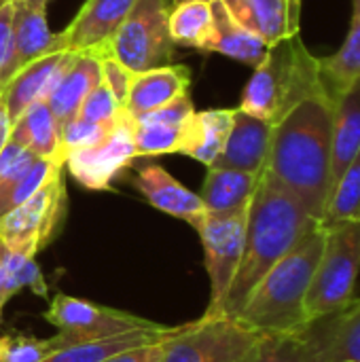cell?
<instances>
[{"mask_svg":"<svg viewBox=\"0 0 360 362\" xmlns=\"http://www.w3.org/2000/svg\"><path fill=\"white\" fill-rule=\"evenodd\" d=\"M100 83L102 70L98 57L87 53H74L70 64L66 66V70L59 74V78L45 98L47 106L51 108L53 117L59 123V129L72 119H76L81 104Z\"/></svg>","mask_w":360,"mask_h":362,"instance_id":"obj_22","label":"cell"},{"mask_svg":"<svg viewBox=\"0 0 360 362\" xmlns=\"http://www.w3.org/2000/svg\"><path fill=\"white\" fill-rule=\"evenodd\" d=\"M274 125L240 110L236 106V117L223 153L214 161V165L242 170L250 174H261L267 163L269 146H272Z\"/></svg>","mask_w":360,"mask_h":362,"instance_id":"obj_19","label":"cell"},{"mask_svg":"<svg viewBox=\"0 0 360 362\" xmlns=\"http://www.w3.org/2000/svg\"><path fill=\"white\" fill-rule=\"evenodd\" d=\"M325 227L308 231L255 286L238 320L263 335H284L306 329V297L323 257Z\"/></svg>","mask_w":360,"mask_h":362,"instance_id":"obj_3","label":"cell"},{"mask_svg":"<svg viewBox=\"0 0 360 362\" xmlns=\"http://www.w3.org/2000/svg\"><path fill=\"white\" fill-rule=\"evenodd\" d=\"M333 102L316 93L286 112L272 134L265 174L293 193L320 223L331 195Z\"/></svg>","mask_w":360,"mask_h":362,"instance_id":"obj_1","label":"cell"},{"mask_svg":"<svg viewBox=\"0 0 360 362\" xmlns=\"http://www.w3.org/2000/svg\"><path fill=\"white\" fill-rule=\"evenodd\" d=\"M174 2H182V0H174Z\"/></svg>","mask_w":360,"mask_h":362,"instance_id":"obj_44","label":"cell"},{"mask_svg":"<svg viewBox=\"0 0 360 362\" xmlns=\"http://www.w3.org/2000/svg\"><path fill=\"white\" fill-rule=\"evenodd\" d=\"M233 117L236 108H212L202 112L195 110V115L189 121L180 155H187L204 163L206 168L214 165L231 132Z\"/></svg>","mask_w":360,"mask_h":362,"instance_id":"obj_27","label":"cell"},{"mask_svg":"<svg viewBox=\"0 0 360 362\" xmlns=\"http://www.w3.org/2000/svg\"><path fill=\"white\" fill-rule=\"evenodd\" d=\"M136 159L132 117L123 110L110 134L93 146L70 153L64 159L66 174L87 191H108L123 170Z\"/></svg>","mask_w":360,"mask_h":362,"instance_id":"obj_11","label":"cell"},{"mask_svg":"<svg viewBox=\"0 0 360 362\" xmlns=\"http://www.w3.org/2000/svg\"><path fill=\"white\" fill-rule=\"evenodd\" d=\"M212 0L174 2L170 11V34L176 47H189L204 53L212 36Z\"/></svg>","mask_w":360,"mask_h":362,"instance_id":"obj_30","label":"cell"},{"mask_svg":"<svg viewBox=\"0 0 360 362\" xmlns=\"http://www.w3.org/2000/svg\"><path fill=\"white\" fill-rule=\"evenodd\" d=\"M53 350V337L40 339L19 333L0 337V362H42Z\"/></svg>","mask_w":360,"mask_h":362,"instance_id":"obj_33","label":"cell"},{"mask_svg":"<svg viewBox=\"0 0 360 362\" xmlns=\"http://www.w3.org/2000/svg\"><path fill=\"white\" fill-rule=\"evenodd\" d=\"M8 248V246H6ZM30 288L38 297H49V286L45 282V276L36 263V257H30L25 252L6 250V295L8 299L21 291Z\"/></svg>","mask_w":360,"mask_h":362,"instance_id":"obj_32","label":"cell"},{"mask_svg":"<svg viewBox=\"0 0 360 362\" xmlns=\"http://www.w3.org/2000/svg\"><path fill=\"white\" fill-rule=\"evenodd\" d=\"M193 115H195V106L191 93H185L182 98L161 108H155L140 117H132L136 159L180 155L187 127Z\"/></svg>","mask_w":360,"mask_h":362,"instance_id":"obj_13","label":"cell"},{"mask_svg":"<svg viewBox=\"0 0 360 362\" xmlns=\"http://www.w3.org/2000/svg\"><path fill=\"white\" fill-rule=\"evenodd\" d=\"M316 93H327L320 57L306 47L301 34H295L269 45L248 78L238 108L276 125L299 102Z\"/></svg>","mask_w":360,"mask_h":362,"instance_id":"obj_4","label":"cell"},{"mask_svg":"<svg viewBox=\"0 0 360 362\" xmlns=\"http://www.w3.org/2000/svg\"><path fill=\"white\" fill-rule=\"evenodd\" d=\"M123 106L115 100V95L110 93V89L100 83L89 95L87 100L81 104L79 108V119H85L89 123H102V125H112L119 121V117L123 115Z\"/></svg>","mask_w":360,"mask_h":362,"instance_id":"obj_36","label":"cell"},{"mask_svg":"<svg viewBox=\"0 0 360 362\" xmlns=\"http://www.w3.org/2000/svg\"><path fill=\"white\" fill-rule=\"evenodd\" d=\"M348 221L360 223V151L333 185L320 225H335Z\"/></svg>","mask_w":360,"mask_h":362,"instance_id":"obj_31","label":"cell"},{"mask_svg":"<svg viewBox=\"0 0 360 362\" xmlns=\"http://www.w3.org/2000/svg\"><path fill=\"white\" fill-rule=\"evenodd\" d=\"M100 62V70H102V83L110 89V93L115 95V100L125 108L129 89L134 85L136 72L129 70L125 64H121L115 57H98Z\"/></svg>","mask_w":360,"mask_h":362,"instance_id":"obj_37","label":"cell"},{"mask_svg":"<svg viewBox=\"0 0 360 362\" xmlns=\"http://www.w3.org/2000/svg\"><path fill=\"white\" fill-rule=\"evenodd\" d=\"M316 225L303 204L263 172L248 206L244 255L221 316L236 318L261 278Z\"/></svg>","mask_w":360,"mask_h":362,"instance_id":"obj_2","label":"cell"},{"mask_svg":"<svg viewBox=\"0 0 360 362\" xmlns=\"http://www.w3.org/2000/svg\"><path fill=\"white\" fill-rule=\"evenodd\" d=\"M263 174V172H261ZM261 174L210 165L202 191L197 193L210 214H229L250 206Z\"/></svg>","mask_w":360,"mask_h":362,"instance_id":"obj_24","label":"cell"},{"mask_svg":"<svg viewBox=\"0 0 360 362\" xmlns=\"http://www.w3.org/2000/svg\"><path fill=\"white\" fill-rule=\"evenodd\" d=\"M59 123L53 117L51 108L45 100H38L11 125L8 140L17 142L19 146L42 159L64 163L59 155Z\"/></svg>","mask_w":360,"mask_h":362,"instance_id":"obj_28","label":"cell"},{"mask_svg":"<svg viewBox=\"0 0 360 362\" xmlns=\"http://www.w3.org/2000/svg\"><path fill=\"white\" fill-rule=\"evenodd\" d=\"M172 4L174 0H136L112 38L93 57H115L136 74L172 64L176 53L170 34Z\"/></svg>","mask_w":360,"mask_h":362,"instance_id":"obj_7","label":"cell"},{"mask_svg":"<svg viewBox=\"0 0 360 362\" xmlns=\"http://www.w3.org/2000/svg\"><path fill=\"white\" fill-rule=\"evenodd\" d=\"M246 30L274 45L301 32V0H219Z\"/></svg>","mask_w":360,"mask_h":362,"instance_id":"obj_18","label":"cell"},{"mask_svg":"<svg viewBox=\"0 0 360 362\" xmlns=\"http://www.w3.org/2000/svg\"><path fill=\"white\" fill-rule=\"evenodd\" d=\"M265 335L229 316H202L163 341L159 362H255Z\"/></svg>","mask_w":360,"mask_h":362,"instance_id":"obj_6","label":"cell"},{"mask_svg":"<svg viewBox=\"0 0 360 362\" xmlns=\"http://www.w3.org/2000/svg\"><path fill=\"white\" fill-rule=\"evenodd\" d=\"M320 76L331 102L360 78V0H352L350 30L344 45L327 57H320Z\"/></svg>","mask_w":360,"mask_h":362,"instance_id":"obj_29","label":"cell"},{"mask_svg":"<svg viewBox=\"0 0 360 362\" xmlns=\"http://www.w3.org/2000/svg\"><path fill=\"white\" fill-rule=\"evenodd\" d=\"M42 2H51V0H42Z\"/></svg>","mask_w":360,"mask_h":362,"instance_id":"obj_43","label":"cell"},{"mask_svg":"<svg viewBox=\"0 0 360 362\" xmlns=\"http://www.w3.org/2000/svg\"><path fill=\"white\" fill-rule=\"evenodd\" d=\"M360 151V78L333 100V159L331 191Z\"/></svg>","mask_w":360,"mask_h":362,"instance_id":"obj_26","label":"cell"},{"mask_svg":"<svg viewBox=\"0 0 360 362\" xmlns=\"http://www.w3.org/2000/svg\"><path fill=\"white\" fill-rule=\"evenodd\" d=\"M161 352H163V341L161 344H151V346H144V348H134V350L115 354V356H110V358L102 362H159Z\"/></svg>","mask_w":360,"mask_h":362,"instance_id":"obj_39","label":"cell"},{"mask_svg":"<svg viewBox=\"0 0 360 362\" xmlns=\"http://www.w3.org/2000/svg\"><path fill=\"white\" fill-rule=\"evenodd\" d=\"M66 212V168L57 163L36 193L0 216V240L11 250L36 257L59 235Z\"/></svg>","mask_w":360,"mask_h":362,"instance_id":"obj_8","label":"cell"},{"mask_svg":"<svg viewBox=\"0 0 360 362\" xmlns=\"http://www.w3.org/2000/svg\"><path fill=\"white\" fill-rule=\"evenodd\" d=\"M176 331L178 327H163L155 322L153 327H144V329H132V331L106 335V337L72 341V344H64L55 348L42 362H102L134 348L161 344L170 339Z\"/></svg>","mask_w":360,"mask_h":362,"instance_id":"obj_21","label":"cell"},{"mask_svg":"<svg viewBox=\"0 0 360 362\" xmlns=\"http://www.w3.org/2000/svg\"><path fill=\"white\" fill-rule=\"evenodd\" d=\"M57 163L8 140L0 151V216L36 193Z\"/></svg>","mask_w":360,"mask_h":362,"instance_id":"obj_17","label":"cell"},{"mask_svg":"<svg viewBox=\"0 0 360 362\" xmlns=\"http://www.w3.org/2000/svg\"><path fill=\"white\" fill-rule=\"evenodd\" d=\"M185 93H191V72L182 64H168L138 72L125 102V112L129 117H140L182 98Z\"/></svg>","mask_w":360,"mask_h":362,"instance_id":"obj_23","label":"cell"},{"mask_svg":"<svg viewBox=\"0 0 360 362\" xmlns=\"http://www.w3.org/2000/svg\"><path fill=\"white\" fill-rule=\"evenodd\" d=\"M45 320L55 327L59 333L53 337L55 348L72 341L106 337L115 333H125L132 329L153 327V320L140 318L129 312H121L115 308L98 305L79 297L55 295L45 312Z\"/></svg>","mask_w":360,"mask_h":362,"instance_id":"obj_10","label":"cell"},{"mask_svg":"<svg viewBox=\"0 0 360 362\" xmlns=\"http://www.w3.org/2000/svg\"><path fill=\"white\" fill-rule=\"evenodd\" d=\"M47 6L49 2L42 0H13L11 62L2 85L30 62L49 53H59L55 51L57 32H53L47 21Z\"/></svg>","mask_w":360,"mask_h":362,"instance_id":"obj_15","label":"cell"},{"mask_svg":"<svg viewBox=\"0 0 360 362\" xmlns=\"http://www.w3.org/2000/svg\"><path fill=\"white\" fill-rule=\"evenodd\" d=\"M6 244L0 240V320H2V312L4 305L8 303V295H6Z\"/></svg>","mask_w":360,"mask_h":362,"instance_id":"obj_40","label":"cell"},{"mask_svg":"<svg viewBox=\"0 0 360 362\" xmlns=\"http://www.w3.org/2000/svg\"><path fill=\"white\" fill-rule=\"evenodd\" d=\"M134 185L155 210L170 214L174 218H180L189 223L191 227L206 214L202 197L189 191L166 168L157 163L140 168Z\"/></svg>","mask_w":360,"mask_h":362,"instance_id":"obj_20","label":"cell"},{"mask_svg":"<svg viewBox=\"0 0 360 362\" xmlns=\"http://www.w3.org/2000/svg\"><path fill=\"white\" fill-rule=\"evenodd\" d=\"M11 19H13V0L0 8V87L11 62Z\"/></svg>","mask_w":360,"mask_h":362,"instance_id":"obj_38","label":"cell"},{"mask_svg":"<svg viewBox=\"0 0 360 362\" xmlns=\"http://www.w3.org/2000/svg\"><path fill=\"white\" fill-rule=\"evenodd\" d=\"M303 362H360V299L303 329Z\"/></svg>","mask_w":360,"mask_h":362,"instance_id":"obj_14","label":"cell"},{"mask_svg":"<svg viewBox=\"0 0 360 362\" xmlns=\"http://www.w3.org/2000/svg\"><path fill=\"white\" fill-rule=\"evenodd\" d=\"M248 208L229 214L206 212L193 229L199 233L204 248V265L210 278V303L204 316H221L225 297L238 274L246 242Z\"/></svg>","mask_w":360,"mask_h":362,"instance_id":"obj_9","label":"cell"},{"mask_svg":"<svg viewBox=\"0 0 360 362\" xmlns=\"http://www.w3.org/2000/svg\"><path fill=\"white\" fill-rule=\"evenodd\" d=\"M212 15H214L212 36L204 53H219L240 64H246L250 68H257L265 57L269 45L257 34H252L250 30H246L242 23H238L219 0H212Z\"/></svg>","mask_w":360,"mask_h":362,"instance_id":"obj_25","label":"cell"},{"mask_svg":"<svg viewBox=\"0 0 360 362\" xmlns=\"http://www.w3.org/2000/svg\"><path fill=\"white\" fill-rule=\"evenodd\" d=\"M121 119V117H119ZM117 123L112 125H102V123H89L85 119H72L70 123H66L59 132V155H62V161L74 153V151H81V148H87V146H93L98 144L100 140H104L110 129L115 127Z\"/></svg>","mask_w":360,"mask_h":362,"instance_id":"obj_34","label":"cell"},{"mask_svg":"<svg viewBox=\"0 0 360 362\" xmlns=\"http://www.w3.org/2000/svg\"><path fill=\"white\" fill-rule=\"evenodd\" d=\"M325 227V248L314 272L308 297V322L344 312L354 301L360 274V223H335Z\"/></svg>","mask_w":360,"mask_h":362,"instance_id":"obj_5","label":"cell"},{"mask_svg":"<svg viewBox=\"0 0 360 362\" xmlns=\"http://www.w3.org/2000/svg\"><path fill=\"white\" fill-rule=\"evenodd\" d=\"M134 4L136 0H85L74 19L57 32L55 51L98 55Z\"/></svg>","mask_w":360,"mask_h":362,"instance_id":"obj_12","label":"cell"},{"mask_svg":"<svg viewBox=\"0 0 360 362\" xmlns=\"http://www.w3.org/2000/svg\"><path fill=\"white\" fill-rule=\"evenodd\" d=\"M8 136H11V119H8V112H6L2 98H0V151L8 142Z\"/></svg>","mask_w":360,"mask_h":362,"instance_id":"obj_41","label":"cell"},{"mask_svg":"<svg viewBox=\"0 0 360 362\" xmlns=\"http://www.w3.org/2000/svg\"><path fill=\"white\" fill-rule=\"evenodd\" d=\"M306 337L303 329L284 335H265L255 362H303Z\"/></svg>","mask_w":360,"mask_h":362,"instance_id":"obj_35","label":"cell"},{"mask_svg":"<svg viewBox=\"0 0 360 362\" xmlns=\"http://www.w3.org/2000/svg\"><path fill=\"white\" fill-rule=\"evenodd\" d=\"M74 53L70 51H59V53H49L42 55L21 70H17L2 87H0V98L2 104L8 112L11 125L38 100H45L59 74L66 70Z\"/></svg>","mask_w":360,"mask_h":362,"instance_id":"obj_16","label":"cell"},{"mask_svg":"<svg viewBox=\"0 0 360 362\" xmlns=\"http://www.w3.org/2000/svg\"><path fill=\"white\" fill-rule=\"evenodd\" d=\"M8 2H11V0H0V8H2L4 4H8Z\"/></svg>","mask_w":360,"mask_h":362,"instance_id":"obj_42","label":"cell"}]
</instances>
